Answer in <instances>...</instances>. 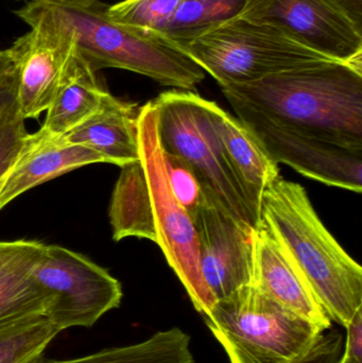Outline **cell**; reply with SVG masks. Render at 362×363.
<instances>
[{"instance_id": "27", "label": "cell", "mask_w": 362, "mask_h": 363, "mask_svg": "<svg viewBox=\"0 0 362 363\" xmlns=\"http://www.w3.org/2000/svg\"><path fill=\"white\" fill-rule=\"evenodd\" d=\"M346 330L348 333L344 341V356L362 363V308L352 318Z\"/></svg>"}, {"instance_id": "25", "label": "cell", "mask_w": 362, "mask_h": 363, "mask_svg": "<svg viewBox=\"0 0 362 363\" xmlns=\"http://www.w3.org/2000/svg\"><path fill=\"white\" fill-rule=\"evenodd\" d=\"M28 134L25 121L17 113L15 104L0 123V187Z\"/></svg>"}, {"instance_id": "5", "label": "cell", "mask_w": 362, "mask_h": 363, "mask_svg": "<svg viewBox=\"0 0 362 363\" xmlns=\"http://www.w3.org/2000/svg\"><path fill=\"white\" fill-rule=\"evenodd\" d=\"M153 102L163 150L181 157L202 188L212 190L234 217L256 228L259 222L225 155L208 100L193 91H168Z\"/></svg>"}, {"instance_id": "21", "label": "cell", "mask_w": 362, "mask_h": 363, "mask_svg": "<svg viewBox=\"0 0 362 363\" xmlns=\"http://www.w3.org/2000/svg\"><path fill=\"white\" fill-rule=\"evenodd\" d=\"M247 0H181L161 35L179 48L242 15Z\"/></svg>"}, {"instance_id": "6", "label": "cell", "mask_w": 362, "mask_h": 363, "mask_svg": "<svg viewBox=\"0 0 362 363\" xmlns=\"http://www.w3.org/2000/svg\"><path fill=\"white\" fill-rule=\"evenodd\" d=\"M183 51L220 87L333 60L278 28L237 17L191 40Z\"/></svg>"}, {"instance_id": "22", "label": "cell", "mask_w": 362, "mask_h": 363, "mask_svg": "<svg viewBox=\"0 0 362 363\" xmlns=\"http://www.w3.org/2000/svg\"><path fill=\"white\" fill-rule=\"evenodd\" d=\"M61 330L45 315L0 322V363H34Z\"/></svg>"}, {"instance_id": "2", "label": "cell", "mask_w": 362, "mask_h": 363, "mask_svg": "<svg viewBox=\"0 0 362 363\" xmlns=\"http://www.w3.org/2000/svg\"><path fill=\"white\" fill-rule=\"evenodd\" d=\"M261 220L288 252L332 321L362 308V268L325 228L305 188L278 176L261 196Z\"/></svg>"}, {"instance_id": "8", "label": "cell", "mask_w": 362, "mask_h": 363, "mask_svg": "<svg viewBox=\"0 0 362 363\" xmlns=\"http://www.w3.org/2000/svg\"><path fill=\"white\" fill-rule=\"evenodd\" d=\"M32 275L52 298L45 317L61 332L91 328L123 300L120 281L106 269L60 245H44Z\"/></svg>"}, {"instance_id": "32", "label": "cell", "mask_w": 362, "mask_h": 363, "mask_svg": "<svg viewBox=\"0 0 362 363\" xmlns=\"http://www.w3.org/2000/svg\"><path fill=\"white\" fill-rule=\"evenodd\" d=\"M340 363H357L356 362H354V360L350 359V358L346 357L344 354V357H342L341 362Z\"/></svg>"}, {"instance_id": "11", "label": "cell", "mask_w": 362, "mask_h": 363, "mask_svg": "<svg viewBox=\"0 0 362 363\" xmlns=\"http://www.w3.org/2000/svg\"><path fill=\"white\" fill-rule=\"evenodd\" d=\"M234 111L274 163L285 164L327 185L361 194L362 149L286 129L242 108Z\"/></svg>"}, {"instance_id": "30", "label": "cell", "mask_w": 362, "mask_h": 363, "mask_svg": "<svg viewBox=\"0 0 362 363\" xmlns=\"http://www.w3.org/2000/svg\"><path fill=\"white\" fill-rule=\"evenodd\" d=\"M40 4L50 6H68V8H89L95 6L99 0H34Z\"/></svg>"}, {"instance_id": "9", "label": "cell", "mask_w": 362, "mask_h": 363, "mask_svg": "<svg viewBox=\"0 0 362 363\" xmlns=\"http://www.w3.org/2000/svg\"><path fill=\"white\" fill-rule=\"evenodd\" d=\"M15 14L31 27L11 47L16 80L17 113L38 118L52 104L76 55L74 35L49 10L32 0Z\"/></svg>"}, {"instance_id": "7", "label": "cell", "mask_w": 362, "mask_h": 363, "mask_svg": "<svg viewBox=\"0 0 362 363\" xmlns=\"http://www.w3.org/2000/svg\"><path fill=\"white\" fill-rule=\"evenodd\" d=\"M138 145L152 201L155 243L161 247L198 313L204 315L216 301L202 277L193 219L176 200L166 174L153 100L140 108Z\"/></svg>"}, {"instance_id": "12", "label": "cell", "mask_w": 362, "mask_h": 363, "mask_svg": "<svg viewBox=\"0 0 362 363\" xmlns=\"http://www.w3.org/2000/svg\"><path fill=\"white\" fill-rule=\"evenodd\" d=\"M240 17L278 28L329 59L362 60V32L329 0H247Z\"/></svg>"}, {"instance_id": "26", "label": "cell", "mask_w": 362, "mask_h": 363, "mask_svg": "<svg viewBox=\"0 0 362 363\" xmlns=\"http://www.w3.org/2000/svg\"><path fill=\"white\" fill-rule=\"evenodd\" d=\"M344 335L336 330L321 334L310 351L291 363H340L344 354Z\"/></svg>"}, {"instance_id": "31", "label": "cell", "mask_w": 362, "mask_h": 363, "mask_svg": "<svg viewBox=\"0 0 362 363\" xmlns=\"http://www.w3.org/2000/svg\"><path fill=\"white\" fill-rule=\"evenodd\" d=\"M14 72V59L11 49L0 50V79Z\"/></svg>"}, {"instance_id": "4", "label": "cell", "mask_w": 362, "mask_h": 363, "mask_svg": "<svg viewBox=\"0 0 362 363\" xmlns=\"http://www.w3.org/2000/svg\"><path fill=\"white\" fill-rule=\"evenodd\" d=\"M202 317L231 363H291L323 333L255 285L216 301Z\"/></svg>"}, {"instance_id": "20", "label": "cell", "mask_w": 362, "mask_h": 363, "mask_svg": "<svg viewBox=\"0 0 362 363\" xmlns=\"http://www.w3.org/2000/svg\"><path fill=\"white\" fill-rule=\"evenodd\" d=\"M34 363H195V359L191 337L174 328L157 333L136 345L110 347L74 359H50L43 356Z\"/></svg>"}, {"instance_id": "16", "label": "cell", "mask_w": 362, "mask_h": 363, "mask_svg": "<svg viewBox=\"0 0 362 363\" xmlns=\"http://www.w3.org/2000/svg\"><path fill=\"white\" fill-rule=\"evenodd\" d=\"M208 112L251 211L259 222L264 190L280 176L278 165L237 118L213 101H208Z\"/></svg>"}, {"instance_id": "1", "label": "cell", "mask_w": 362, "mask_h": 363, "mask_svg": "<svg viewBox=\"0 0 362 363\" xmlns=\"http://www.w3.org/2000/svg\"><path fill=\"white\" fill-rule=\"evenodd\" d=\"M233 110L353 149H362V60H325L221 87Z\"/></svg>"}, {"instance_id": "3", "label": "cell", "mask_w": 362, "mask_h": 363, "mask_svg": "<svg viewBox=\"0 0 362 363\" xmlns=\"http://www.w3.org/2000/svg\"><path fill=\"white\" fill-rule=\"evenodd\" d=\"M45 6L70 30L77 53L96 72L102 68L130 70L182 91H191L205 78V72L182 49L161 34L117 23L104 4Z\"/></svg>"}, {"instance_id": "13", "label": "cell", "mask_w": 362, "mask_h": 363, "mask_svg": "<svg viewBox=\"0 0 362 363\" xmlns=\"http://www.w3.org/2000/svg\"><path fill=\"white\" fill-rule=\"evenodd\" d=\"M252 285L312 322L322 332L331 328V317L315 296L299 267L261 220L255 228Z\"/></svg>"}, {"instance_id": "15", "label": "cell", "mask_w": 362, "mask_h": 363, "mask_svg": "<svg viewBox=\"0 0 362 363\" xmlns=\"http://www.w3.org/2000/svg\"><path fill=\"white\" fill-rule=\"evenodd\" d=\"M137 104L106 94L101 106L78 127L65 134L70 144L80 145L101 155L106 164L121 166L140 161Z\"/></svg>"}, {"instance_id": "14", "label": "cell", "mask_w": 362, "mask_h": 363, "mask_svg": "<svg viewBox=\"0 0 362 363\" xmlns=\"http://www.w3.org/2000/svg\"><path fill=\"white\" fill-rule=\"evenodd\" d=\"M106 163L101 155L70 144L40 128L28 134L0 187V211L23 192L40 184L93 164Z\"/></svg>"}, {"instance_id": "19", "label": "cell", "mask_w": 362, "mask_h": 363, "mask_svg": "<svg viewBox=\"0 0 362 363\" xmlns=\"http://www.w3.org/2000/svg\"><path fill=\"white\" fill-rule=\"evenodd\" d=\"M114 241L127 237L157 242L152 201L142 162L121 166L108 208Z\"/></svg>"}, {"instance_id": "23", "label": "cell", "mask_w": 362, "mask_h": 363, "mask_svg": "<svg viewBox=\"0 0 362 363\" xmlns=\"http://www.w3.org/2000/svg\"><path fill=\"white\" fill-rule=\"evenodd\" d=\"M181 0H123L106 6L117 23L161 34L176 13Z\"/></svg>"}, {"instance_id": "29", "label": "cell", "mask_w": 362, "mask_h": 363, "mask_svg": "<svg viewBox=\"0 0 362 363\" xmlns=\"http://www.w3.org/2000/svg\"><path fill=\"white\" fill-rule=\"evenodd\" d=\"M362 32V0H329Z\"/></svg>"}, {"instance_id": "17", "label": "cell", "mask_w": 362, "mask_h": 363, "mask_svg": "<svg viewBox=\"0 0 362 363\" xmlns=\"http://www.w3.org/2000/svg\"><path fill=\"white\" fill-rule=\"evenodd\" d=\"M44 245L34 240L0 241V322L46 315L52 298L32 275Z\"/></svg>"}, {"instance_id": "18", "label": "cell", "mask_w": 362, "mask_h": 363, "mask_svg": "<svg viewBox=\"0 0 362 363\" xmlns=\"http://www.w3.org/2000/svg\"><path fill=\"white\" fill-rule=\"evenodd\" d=\"M108 93L98 81L95 70L76 50L67 74L46 111L42 129L52 135H65L93 115Z\"/></svg>"}, {"instance_id": "24", "label": "cell", "mask_w": 362, "mask_h": 363, "mask_svg": "<svg viewBox=\"0 0 362 363\" xmlns=\"http://www.w3.org/2000/svg\"><path fill=\"white\" fill-rule=\"evenodd\" d=\"M163 155L166 174L172 192L193 219L203 199L201 184L181 157L164 150Z\"/></svg>"}, {"instance_id": "28", "label": "cell", "mask_w": 362, "mask_h": 363, "mask_svg": "<svg viewBox=\"0 0 362 363\" xmlns=\"http://www.w3.org/2000/svg\"><path fill=\"white\" fill-rule=\"evenodd\" d=\"M16 80L14 72L0 79V123L9 111L15 106Z\"/></svg>"}, {"instance_id": "10", "label": "cell", "mask_w": 362, "mask_h": 363, "mask_svg": "<svg viewBox=\"0 0 362 363\" xmlns=\"http://www.w3.org/2000/svg\"><path fill=\"white\" fill-rule=\"evenodd\" d=\"M193 216L202 277L215 301L252 285L255 228L234 217L218 196L202 188Z\"/></svg>"}]
</instances>
